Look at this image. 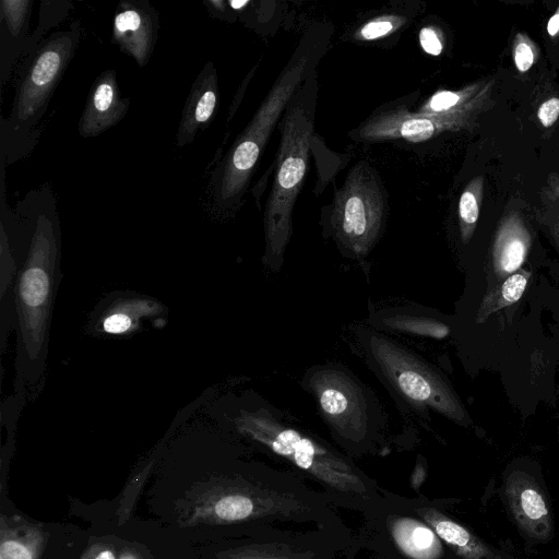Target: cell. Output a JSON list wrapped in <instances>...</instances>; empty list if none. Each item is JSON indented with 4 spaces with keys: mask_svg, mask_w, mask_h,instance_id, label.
Masks as SVG:
<instances>
[{
    "mask_svg": "<svg viewBox=\"0 0 559 559\" xmlns=\"http://www.w3.org/2000/svg\"><path fill=\"white\" fill-rule=\"evenodd\" d=\"M318 81L313 70L297 90L281 118V142L273 186L264 209V264L278 272L293 233V210L309 163Z\"/></svg>",
    "mask_w": 559,
    "mask_h": 559,
    "instance_id": "4",
    "label": "cell"
},
{
    "mask_svg": "<svg viewBox=\"0 0 559 559\" xmlns=\"http://www.w3.org/2000/svg\"><path fill=\"white\" fill-rule=\"evenodd\" d=\"M164 311V307L150 297L123 296L108 304L96 328L108 335H124L138 329L142 318L156 317Z\"/></svg>",
    "mask_w": 559,
    "mask_h": 559,
    "instance_id": "15",
    "label": "cell"
},
{
    "mask_svg": "<svg viewBox=\"0 0 559 559\" xmlns=\"http://www.w3.org/2000/svg\"><path fill=\"white\" fill-rule=\"evenodd\" d=\"M95 559H116V558H115V555L110 550L105 549V550H102L100 552H98L97 556L95 557Z\"/></svg>",
    "mask_w": 559,
    "mask_h": 559,
    "instance_id": "30",
    "label": "cell"
},
{
    "mask_svg": "<svg viewBox=\"0 0 559 559\" xmlns=\"http://www.w3.org/2000/svg\"><path fill=\"white\" fill-rule=\"evenodd\" d=\"M514 61L518 69L522 72H525L531 68L534 61V55L527 44L521 43L518 45L514 53Z\"/></svg>",
    "mask_w": 559,
    "mask_h": 559,
    "instance_id": "27",
    "label": "cell"
},
{
    "mask_svg": "<svg viewBox=\"0 0 559 559\" xmlns=\"http://www.w3.org/2000/svg\"><path fill=\"white\" fill-rule=\"evenodd\" d=\"M124 559H130V558H124Z\"/></svg>",
    "mask_w": 559,
    "mask_h": 559,
    "instance_id": "31",
    "label": "cell"
},
{
    "mask_svg": "<svg viewBox=\"0 0 559 559\" xmlns=\"http://www.w3.org/2000/svg\"><path fill=\"white\" fill-rule=\"evenodd\" d=\"M130 98L123 97L115 69L103 71L93 82L78 131L83 138H94L118 124L127 115Z\"/></svg>",
    "mask_w": 559,
    "mask_h": 559,
    "instance_id": "11",
    "label": "cell"
},
{
    "mask_svg": "<svg viewBox=\"0 0 559 559\" xmlns=\"http://www.w3.org/2000/svg\"><path fill=\"white\" fill-rule=\"evenodd\" d=\"M385 217L386 198L380 177L361 160L335 190L328 234L343 255L362 262L379 241Z\"/></svg>",
    "mask_w": 559,
    "mask_h": 559,
    "instance_id": "8",
    "label": "cell"
},
{
    "mask_svg": "<svg viewBox=\"0 0 559 559\" xmlns=\"http://www.w3.org/2000/svg\"><path fill=\"white\" fill-rule=\"evenodd\" d=\"M81 37V22L75 20L69 29L51 33L21 59L10 114L0 120V157L7 166L35 148L41 132L39 123Z\"/></svg>",
    "mask_w": 559,
    "mask_h": 559,
    "instance_id": "3",
    "label": "cell"
},
{
    "mask_svg": "<svg viewBox=\"0 0 559 559\" xmlns=\"http://www.w3.org/2000/svg\"><path fill=\"white\" fill-rule=\"evenodd\" d=\"M367 323L380 332L390 331L432 340H444L452 332L451 324L441 314L415 305L371 310Z\"/></svg>",
    "mask_w": 559,
    "mask_h": 559,
    "instance_id": "13",
    "label": "cell"
},
{
    "mask_svg": "<svg viewBox=\"0 0 559 559\" xmlns=\"http://www.w3.org/2000/svg\"><path fill=\"white\" fill-rule=\"evenodd\" d=\"M547 31L549 35L554 36L559 31V13L555 14L548 22Z\"/></svg>",
    "mask_w": 559,
    "mask_h": 559,
    "instance_id": "29",
    "label": "cell"
},
{
    "mask_svg": "<svg viewBox=\"0 0 559 559\" xmlns=\"http://www.w3.org/2000/svg\"><path fill=\"white\" fill-rule=\"evenodd\" d=\"M203 4L205 5L210 15L214 19L223 20V21H234V11L229 7L227 1L223 0H203Z\"/></svg>",
    "mask_w": 559,
    "mask_h": 559,
    "instance_id": "25",
    "label": "cell"
},
{
    "mask_svg": "<svg viewBox=\"0 0 559 559\" xmlns=\"http://www.w3.org/2000/svg\"><path fill=\"white\" fill-rule=\"evenodd\" d=\"M406 22L404 16L385 14L377 16L365 23L356 33V38L362 40H374L390 35L403 26Z\"/></svg>",
    "mask_w": 559,
    "mask_h": 559,
    "instance_id": "21",
    "label": "cell"
},
{
    "mask_svg": "<svg viewBox=\"0 0 559 559\" xmlns=\"http://www.w3.org/2000/svg\"><path fill=\"white\" fill-rule=\"evenodd\" d=\"M72 8L73 3L68 0H41L39 4L38 25L33 34H31L22 58L35 49L44 39V35L50 28L61 23L69 15Z\"/></svg>",
    "mask_w": 559,
    "mask_h": 559,
    "instance_id": "19",
    "label": "cell"
},
{
    "mask_svg": "<svg viewBox=\"0 0 559 559\" xmlns=\"http://www.w3.org/2000/svg\"><path fill=\"white\" fill-rule=\"evenodd\" d=\"M537 116L544 127H550L559 116V98L546 100L538 109Z\"/></svg>",
    "mask_w": 559,
    "mask_h": 559,
    "instance_id": "26",
    "label": "cell"
},
{
    "mask_svg": "<svg viewBox=\"0 0 559 559\" xmlns=\"http://www.w3.org/2000/svg\"><path fill=\"white\" fill-rule=\"evenodd\" d=\"M504 493L509 510L522 532L535 540H547L554 532L549 504L533 477L513 472L506 480Z\"/></svg>",
    "mask_w": 559,
    "mask_h": 559,
    "instance_id": "10",
    "label": "cell"
},
{
    "mask_svg": "<svg viewBox=\"0 0 559 559\" xmlns=\"http://www.w3.org/2000/svg\"><path fill=\"white\" fill-rule=\"evenodd\" d=\"M478 205L475 195L465 191L460 199L459 213L463 223L473 225L478 218Z\"/></svg>",
    "mask_w": 559,
    "mask_h": 559,
    "instance_id": "23",
    "label": "cell"
},
{
    "mask_svg": "<svg viewBox=\"0 0 559 559\" xmlns=\"http://www.w3.org/2000/svg\"><path fill=\"white\" fill-rule=\"evenodd\" d=\"M357 348L399 406L418 419L437 413L467 426L469 416L459 395L433 365L369 325L353 329Z\"/></svg>",
    "mask_w": 559,
    "mask_h": 559,
    "instance_id": "5",
    "label": "cell"
},
{
    "mask_svg": "<svg viewBox=\"0 0 559 559\" xmlns=\"http://www.w3.org/2000/svg\"><path fill=\"white\" fill-rule=\"evenodd\" d=\"M330 38L328 25L307 29L252 119L211 173L207 201L214 215L230 213L240 205L273 128L306 78L316 70Z\"/></svg>",
    "mask_w": 559,
    "mask_h": 559,
    "instance_id": "2",
    "label": "cell"
},
{
    "mask_svg": "<svg viewBox=\"0 0 559 559\" xmlns=\"http://www.w3.org/2000/svg\"><path fill=\"white\" fill-rule=\"evenodd\" d=\"M227 419L240 435L329 486L342 491L365 490L357 471L343 456L289 423L285 414L262 397H240Z\"/></svg>",
    "mask_w": 559,
    "mask_h": 559,
    "instance_id": "6",
    "label": "cell"
},
{
    "mask_svg": "<svg viewBox=\"0 0 559 559\" xmlns=\"http://www.w3.org/2000/svg\"><path fill=\"white\" fill-rule=\"evenodd\" d=\"M227 2L235 13L245 11L246 7L250 4L248 0H230Z\"/></svg>",
    "mask_w": 559,
    "mask_h": 559,
    "instance_id": "28",
    "label": "cell"
},
{
    "mask_svg": "<svg viewBox=\"0 0 559 559\" xmlns=\"http://www.w3.org/2000/svg\"><path fill=\"white\" fill-rule=\"evenodd\" d=\"M33 543L23 537L2 535L0 559H36Z\"/></svg>",
    "mask_w": 559,
    "mask_h": 559,
    "instance_id": "22",
    "label": "cell"
},
{
    "mask_svg": "<svg viewBox=\"0 0 559 559\" xmlns=\"http://www.w3.org/2000/svg\"><path fill=\"white\" fill-rule=\"evenodd\" d=\"M255 511L253 500L245 495L231 493L218 499L213 507L214 514L223 521L243 520Z\"/></svg>",
    "mask_w": 559,
    "mask_h": 559,
    "instance_id": "20",
    "label": "cell"
},
{
    "mask_svg": "<svg viewBox=\"0 0 559 559\" xmlns=\"http://www.w3.org/2000/svg\"><path fill=\"white\" fill-rule=\"evenodd\" d=\"M419 43L421 48L429 55L438 56L442 51V43L431 27H424L419 32Z\"/></svg>",
    "mask_w": 559,
    "mask_h": 559,
    "instance_id": "24",
    "label": "cell"
},
{
    "mask_svg": "<svg viewBox=\"0 0 559 559\" xmlns=\"http://www.w3.org/2000/svg\"><path fill=\"white\" fill-rule=\"evenodd\" d=\"M219 102L218 76L212 61L199 72L188 93L176 133V144L185 147L198 132L205 130L214 119Z\"/></svg>",
    "mask_w": 559,
    "mask_h": 559,
    "instance_id": "12",
    "label": "cell"
},
{
    "mask_svg": "<svg viewBox=\"0 0 559 559\" xmlns=\"http://www.w3.org/2000/svg\"><path fill=\"white\" fill-rule=\"evenodd\" d=\"M418 512L435 533L463 559H501L473 533L439 511L423 508Z\"/></svg>",
    "mask_w": 559,
    "mask_h": 559,
    "instance_id": "16",
    "label": "cell"
},
{
    "mask_svg": "<svg viewBox=\"0 0 559 559\" xmlns=\"http://www.w3.org/2000/svg\"><path fill=\"white\" fill-rule=\"evenodd\" d=\"M158 31V12L147 0L118 2L112 17L111 40L140 68L150 62Z\"/></svg>",
    "mask_w": 559,
    "mask_h": 559,
    "instance_id": "9",
    "label": "cell"
},
{
    "mask_svg": "<svg viewBox=\"0 0 559 559\" xmlns=\"http://www.w3.org/2000/svg\"><path fill=\"white\" fill-rule=\"evenodd\" d=\"M0 229L10 242L17 271L12 293L16 331L15 393L34 394L47 367L49 330L61 261V229L48 183L28 191L14 209L5 200L1 165Z\"/></svg>",
    "mask_w": 559,
    "mask_h": 559,
    "instance_id": "1",
    "label": "cell"
},
{
    "mask_svg": "<svg viewBox=\"0 0 559 559\" xmlns=\"http://www.w3.org/2000/svg\"><path fill=\"white\" fill-rule=\"evenodd\" d=\"M301 385L330 431L343 442L359 445L372 440L385 426L388 416L379 399L342 364L310 367Z\"/></svg>",
    "mask_w": 559,
    "mask_h": 559,
    "instance_id": "7",
    "label": "cell"
},
{
    "mask_svg": "<svg viewBox=\"0 0 559 559\" xmlns=\"http://www.w3.org/2000/svg\"><path fill=\"white\" fill-rule=\"evenodd\" d=\"M393 536L400 548L414 559H436L441 546L433 531L413 519H401L393 526Z\"/></svg>",
    "mask_w": 559,
    "mask_h": 559,
    "instance_id": "17",
    "label": "cell"
},
{
    "mask_svg": "<svg viewBox=\"0 0 559 559\" xmlns=\"http://www.w3.org/2000/svg\"><path fill=\"white\" fill-rule=\"evenodd\" d=\"M33 0L0 1V86L10 80L22 59L29 34Z\"/></svg>",
    "mask_w": 559,
    "mask_h": 559,
    "instance_id": "14",
    "label": "cell"
},
{
    "mask_svg": "<svg viewBox=\"0 0 559 559\" xmlns=\"http://www.w3.org/2000/svg\"><path fill=\"white\" fill-rule=\"evenodd\" d=\"M530 277V272L519 270L491 287L481 301L478 317L486 319L491 313L519 301L527 287Z\"/></svg>",
    "mask_w": 559,
    "mask_h": 559,
    "instance_id": "18",
    "label": "cell"
}]
</instances>
